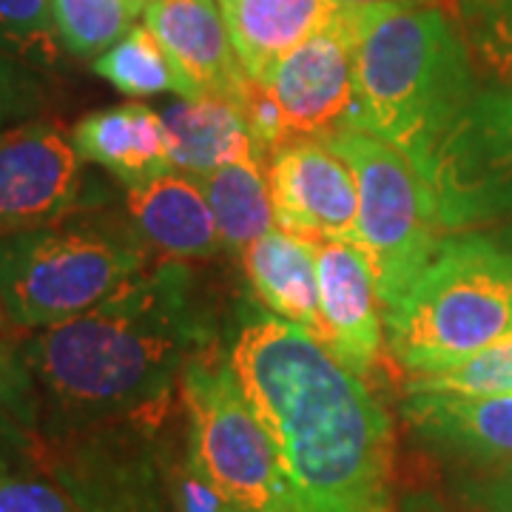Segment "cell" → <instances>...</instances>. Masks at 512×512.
Masks as SVG:
<instances>
[{"mask_svg": "<svg viewBox=\"0 0 512 512\" xmlns=\"http://www.w3.org/2000/svg\"><path fill=\"white\" fill-rule=\"evenodd\" d=\"M211 345L194 279L174 259L148 265L92 311L26 333L40 447L171 413L185 365Z\"/></svg>", "mask_w": 512, "mask_h": 512, "instance_id": "6da1fadb", "label": "cell"}, {"mask_svg": "<svg viewBox=\"0 0 512 512\" xmlns=\"http://www.w3.org/2000/svg\"><path fill=\"white\" fill-rule=\"evenodd\" d=\"M228 353L299 512H390V419L353 370L274 313L248 319Z\"/></svg>", "mask_w": 512, "mask_h": 512, "instance_id": "7a4b0ae2", "label": "cell"}, {"mask_svg": "<svg viewBox=\"0 0 512 512\" xmlns=\"http://www.w3.org/2000/svg\"><path fill=\"white\" fill-rule=\"evenodd\" d=\"M476 94L470 49L441 9L430 3L365 6L356 46V109L345 128L373 131L433 185Z\"/></svg>", "mask_w": 512, "mask_h": 512, "instance_id": "3957f363", "label": "cell"}, {"mask_svg": "<svg viewBox=\"0 0 512 512\" xmlns=\"http://www.w3.org/2000/svg\"><path fill=\"white\" fill-rule=\"evenodd\" d=\"M384 330L413 379L470 362L512 333V254L478 234L441 239Z\"/></svg>", "mask_w": 512, "mask_h": 512, "instance_id": "277c9868", "label": "cell"}, {"mask_svg": "<svg viewBox=\"0 0 512 512\" xmlns=\"http://www.w3.org/2000/svg\"><path fill=\"white\" fill-rule=\"evenodd\" d=\"M151 256L131 222L97 208L0 234V305L26 333L52 328L143 274Z\"/></svg>", "mask_w": 512, "mask_h": 512, "instance_id": "5b68a950", "label": "cell"}, {"mask_svg": "<svg viewBox=\"0 0 512 512\" xmlns=\"http://www.w3.org/2000/svg\"><path fill=\"white\" fill-rule=\"evenodd\" d=\"M353 168L359 188V242L376 279L384 319L402 308L413 282L439 248V202L399 148L365 128L319 137Z\"/></svg>", "mask_w": 512, "mask_h": 512, "instance_id": "8992f818", "label": "cell"}, {"mask_svg": "<svg viewBox=\"0 0 512 512\" xmlns=\"http://www.w3.org/2000/svg\"><path fill=\"white\" fill-rule=\"evenodd\" d=\"M191 450L220 493L245 512H299L268 430L254 413L217 345L197 353L180 376Z\"/></svg>", "mask_w": 512, "mask_h": 512, "instance_id": "52a82bcc", "label": "cell"}, {"mask_svg": "<svg viewBox=\"0 0 512 512\" xmlns=\"http://www.w3.org/2000/svg\"><path fill=\"white\" fill-rule=\"evenodd\" d=\"M168 419L120 421L43 444L40 461L80 512H174L157 453Z\"/></svg>", "mask_w": 512, "mask_h": 512, "instance_id": "ba28073f", "label": "cell"}, {"mask_svg": "<svg viewBox=\"0 0 512 512\" xmlns=\"http://www.w3.org/2000/svg\"><path fill=\"white\" fill-rule=\"evenodd\" d=\"M430 188L447 231L512 211V86L473 97Z\"/></svg>", "mask_w": 512, "mask_h": 512, "instance_id": "9c48e42d", "label": "cell"}, {"mask_svg": "<svg viewBox=\"0 0 512 512\" xmlns=\"http://www.w3.org/2000/svg\"><path fill=\"white\" fill-rule=\"evenodd\" d=\"M365 6L345 3L336 20L308 37L268 77V89L296 137H328L356 109V46Z\"/></svg>", "mask_w": 512, "mask_h": 512, "instance_id": "30bf717a", "label": "cell"}, {"mask_svg": "<svg viewBox=\"0 0 512 512\" xmlns=\"http://www.w3.org/2000/svg\"><path fill=\"white\" fill-rule=\"evenodd\" d=\"M279 231L311 242H359V188L350 163L319 137H296L268 157Z\"/></svg>", "mask_w": 512, "mask_h": 512, "instance_id": "8fae6325", "label": "cell"}, {"mask_svg": "<svg viewBox=\"0 0 512 512\" xmlns=\"http://www.w3.org/2000/svg\"><path fill=\"white\" fill-rule=\"evenodd\" d=\"M86 200L83 160L52 123L0 131V234L63 220L94 208Z\"/></svg>", "mask_w": 512, "mask_h": 512, "instance_id": "7c38bea8", "label": "cell"}, {"mask_svg": "<svg viewBox=\"0 0 512 512\" xmlns=\"http://www.w3.org/2000/svg\"><path fill=\"white\" fill-rule=\"evenodd\" d=\"M143 23L163 43L191 97H222L242 111L251 77L239 63L217 0H148Z\"/></svg>", "mask_w": 512, "mask_h": 512, "instance_id": "4fadbf2b", "label": "cell"}, {"mask_svg": "<svg viewBox=\"0 0 512 512\" xmlns=\"http://www.w3.org/2000/svg\"><path fill=\"white\" fill-rule=\"evenodd\" d=\"M322 348L353 370L370 376L382 356L384 313L367 256L350 242H316Z\"/></svg>", "mask_w": 512, "mask_h": 512, "instance_id": "5bb4252c", "label": "cell"}, {"mask_svg": "<svg viewBox=\"0 0 512 512\" xmlns=\"http://www.w3.org/2000/svg\"><path fill=\"white\" fill-rule=\"evenodd\" d=\"M402 416L421 441L476 467L512 458V393L407 390Z\"/></svg>", "mask_w": 512, "mask_h": 512, "instance_id": "9a60e30c", "label": "cell"}, {"mask_svg": "<svg viewBox=\"0 0 512 512\" xmlns=\"http://www.w3.org/2000/svg\"><path fill=\"white\" fill-rule=\"evenodd\" d=\"M126 208L137 237L163 259H208L225 248L200 177L194 174L168 171L154 183L131 188Z\"/></svg>", "mask_w": 512, "mask_h": 512, "instance_id": "2e32d148", "label": "cell"}, {"mask_svg": "<svg viewBox=\"0 0 512 512\" xmlns=\"http://www.w3.org/2000/svg\"><path fill=\"white\" fill-rule=\"evenodd\" d=\"M72 146L83 163L111 171L128 191L174 171L163 114L143 103L89 111L72 128Z\"/></svg>", "mask_w": 512, "mask_h": 512, "instance_id": "e0dca14e", "label": "cell"}, {"mask_svg": "<svg viewBox=\"0 0 512 512\" xmlns=\"http://www.w3.org/2000/svg\"><path fill=\"white\" fill-rule=\"evenodd\" d=\"M245 74L265 86L274 69L308 37L330 26L342 0H217Z\"/></svg>", "mask_w": 512, "mask_h": 512, "instance_id": "ac0fdd59", "label": "cell"}, {"mask_svg": "<svg viewBox=\"0 0 512 512\" xmlns=\"http://www.w3.org/2000/svg\"><path fill=\"white\" fill-rule=\"evenodd\" d=\"M242 268L265 311L305 330L322 345L325 325L319 311L316 242L268 231L242 248Z\"/></svg>", "mask_w": 512, "mask_h": 512, "instance_id": "d6986e66", "label": "cell"}, {"mask_svg": "<svg viewBox=\"0 0 512 512\" xmlns=\"http://www.w3.org/2000/svg\"><path fill=\"white\" fill-rule=\"evenodd\" d=\"M160 114L174 171L202 177L220 165L256 157L242 111L222 97H180Z\"/></svg>", "mask_w": 512, "mask_h": 512, "instance_id": "ffe728a7", "label": "cell"}, {"mask_svg": "<svg viewBox=\"0 0 512 512\" xmlns=\"http://www.w3.org/2000/svg\"><path fill=\"white\" fill-rule=\"evenodd\" d=\"M202 191L214 211L222 245L242 251L254 239L274 231V202L268 188V171L259 157L220 165L200 177Z\"/></svg>", "mask_w": 512, "mask_h": 512, "instance_id": "44dd1931", "label": "cell"}, {"mask_svg": "<svg viewBox=\"0 0 512 512\" xmlns=\"http://www.w3.org/2000/svg\"><path fill=\"white\" fill-rule=\"evenodd\" d=\"M92 69L97 77H103L117 92L128 97H148V94L163 92L191 97L183 74L177 72L163 43L154 37L146 23H134L114 46H109L100 57H94Z\"/></svg>", "mask_w": 512, "mask_h": 512, "instance_id": "7402d4cb", "label": "cell"}, {"mask_svg": "<svg viewBox=\"0 0 512 512\" xmlns=\"http://www.w3.org/2000/svg\"><path fill=\"white\" fill-rule=\"evenodd\" d=\"M143 0H52L60 49L74 57H100L143 15Z\"/></svg>", "mask_w": 512, "mask_h": 512, "instance_id": "603a6c76", "label": "cell"}, {"mask_svg": "<svg viewBox=\"0 0 512 512\" xmlns=\"http://www.w3.org/2000/svg\"><path fill=\"white\" fill-rule=\"evenodd\" d=\"M461 37L473 63L512 86V0H461Z\"/></svg>", "mask_w": 512, "mask_h": 512, "instance_id": "cb8c5ba5", "label": "cell"}, {"mask_svg": "<svg viewBox=\"0 0 512 512\" xmlns=\"http://www.w3.org/2000/svg\"><path fill=\"white\" fill-rule=\"evenodd\" d=\"M0 49L15 60L52 66L60 49L52 0H0Z\"/></svg>", "mask_w": 512, "mask_h": 512, "instance_id": "d4e9b609", "label": "cell"}, {"mask_svg": "<svg viewBox=\"0 0 512 512\" xmlns=\"http://www.w3.org/2000/svg\"><path fill=\"white\" fill-rule=\"evenodd\" d=\"M23 345H26V330H20L0 305V410L37 441V453H40V436H37L40 413H37L35 384L23 359Z\"/></svg>", "mask_w": 512, "mask_h": 512, "instance_id": "484cf974", "label": "cell"}, {"mask_svg": "<svg viewBox=\"0 0 512 512\" xmlns=\"http://www.w3.org/2000/svg\"><path fill=\"white\" fill-rule=\"evenodd\" d=\"M407 390H456V393H512V333L470 362L439 376L410 379Z\"/></svg>", "mask_w": 512, "mask_h": 512, "instance_id": "4316f807", "label": "cell"}, {"mask_svg": "<svg viewBox=\"0 0 512 512\" xmlns=\"http://www.w3.org/2000/svg\"><path fill=\"white\" fill-rule=\"evenodd\" d=\"M0 512H80L60 484L32 476H0Z\"/></svg>", "mask_w": 512, "mask_h": 512, "instance_id": "83f0119b", "label": "cell"}, {"mask_svg": "<svg viewBox=\"0 0 512 512\" xmlns=\"http://www.w3.org/2000/svg\"><path fill=\"white\" fill-rule=\"evenodd\" d=\"M458 493L476 512H512V458L481 464Z\"/></svg>", "mask_w": 512, "mask_h": 512, "instance_id": "f1b7e54d", "label": "cell"}, {"mask_svg": "<svg viewBox=\"0 0 512 512\" xmlns=\"http://www.w3.org/2000/svg\"><path fill=\"white\" fill-rule=\"evenodd\" d=\"M40 103L35 80L12 55L0 49V126L29 117Z\"/></svg>", "mask_w": 512, "mask_h": 512, "instance_id": "f546056e", "label": "cell"}, {"mask_svg": "<svg viewBox=\"0 0 512 512\" xmlns=\"http://www.w3.org/2000/svg\"><path fill=\"white\" fill-rule=\"evenodd\" d=\"M37 458V441L0 410V476L18 473V461Z\"/></svg>", "mask_w": 512, "mask_h": 512, "instance_id": "4dcf8cb0", "label": "cell"}, {"mask_svg": "<svg viewBox=\"0 0 512 512\" xmlns=\"http://www.w3.org/2000/svg\"><path fill=\"white\" fill-rule=\"evenodd\" d=\"M342 3H353V6H376V3H421V0H342Z\"/></svg>", "mask_w": 512, "mask_h": 512, "instance_id": "1f68e13d", "label": "cell"}, {"mask_svg": "<svg viewBox=\"0 0 512 512\" xmlns=\"http://www.w3.org/2000/svg\"><path fill=\"white\" fill-rule=\"evenodd\" d=\"M228 512H245V510H242V507H237V504H234V507H231V510H228Z\"/></svg>", "mask_w": 512, "mask_h": 512, "instance_id": "d6a6232c", "label": "cell"}, {"mask_svg": "<svg viewBox=\"0 0 512 512\" xmlns=\"http://www.w3.org/2000/svg\"><path fill=\"white\" fill-rule=\"evenodd\" d=\"M143 3H148V0H143Z\"/></svg>", "mask_w": 512, "mask_h": 512, "instance_id": "836d02e7", "label": "cell"}]
</instances>
